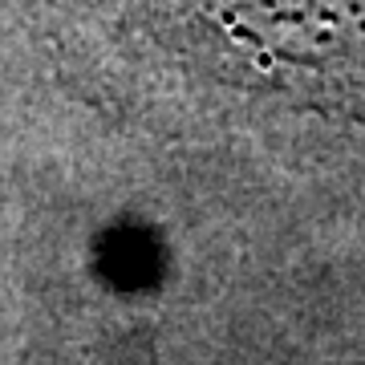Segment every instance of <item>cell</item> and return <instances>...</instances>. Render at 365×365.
I'll list each match as a JSON object with an SVG mask.
<instances>
[{
  "label": "cell",
  "mask_w": 365,
  "mask_h": 365,
  "mask_svg": "<svg viewBox=\"0 0 365 365\" xmlns=\"http://www.w3.org/2000/svg\"><path fill=\"white\" fill-rule=\"evenodd\" d=\"M191 29L220 78L365 118V9L357 0H195Z\"/></svg>",
  "instance_id": "1"
}]
</instances>
